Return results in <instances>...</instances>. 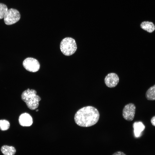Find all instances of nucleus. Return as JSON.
I'll return each instance as SVG.
<instances>
[{
	"mask_svg": "<svg viewBox=\"0 0 155 155\" xmlns=\"http://www.w3.org/2000/svg\"><path fill=\"white\" fill-rule=\"evenodd\" d=\"M99 117L98 110L94 107L88 106L83 107L77 112L74 116V120L78 125L88 127L96 123Z\"/></svg>",
	"mask_w": 155,
	"mask_h": 155,
	"instance_id": "obj_1",
	"label": "nucleus"
},
{
	"mask_svg": "<svg viewBox=\"0 0 155 155\" xmlns=\"http://www.w3.org/2000/svg\"><path fill=\"white\" fill-rule=\"evenodd\" d=\"M21 98L28 108L31 110H34L38 108L39 102L41 100L40 97L36 94L35 90L29 88L23 92Z\"/></svg>",
	"mask_w": 155,
	"mask_h": 155,
	"instance_id": "obj_2",
	"label": "nucleus"
},
{
	"mask_svg": "<svg viewBox=\"0 0 155 155\" xmlns=\"http://www.w3.org/2000/svg\"><path fill=\"white\" fill-rule=\"evenodd\" d=\"M60 49L61 52L65 55L69 56L73 55L77 49L75 40L71 37L64 38L61 42Z\"/></svg>",
	"mask_w": 155,
	"mask_h": 155,
	"instance_id": "obj_3",
	"label": "nucleus"
},
{
	"mask_svg": "<svg viewBox=\"0 0 155 155\" xmlns=\"http://www.w3.org/2000/svg\"><path fill=\"white\" fill-rule=\"evenodd\" d=\"M20 18L19 11L16 9L11 8L7 10L5 15L4 20L6 25H11L18 22Z\"/></svg>",
	"mask_w": 155,
	"mask_h": 155,
	"instance_id": "obj_4",
	"label": "nucleus"
},
{
	"mask_svg": "<svg viewBox=\"0 0 155 155\" xmlns=\"http://www.w3.org/2000/svg\"><path fill=\"white\" fill-rule=\"evenodd\" d=\"M23 65L26 70L32 72L38 71L40 67V64L38 61L32 57L26 58L23 61Z\"/></svg>",
	"mask_w": 155,
	"mask_h": 155,
	"instance_id": "obj_5",
	"label": "nucleus"
},
{
	"mask_svg": "<svg viewBox=\"0 0 155 155\" xmlns=\"http://www.w3.org/2000/svg\"><path fill=\"white\" fill-rule=\"evenodd\" d=\"M136 107L134 104L130 103L125 105L122 111L123 118L127 121H132L134 117Z\"/></svg>",
	"mask_w": 155,
	"mask_h": 155,
	"instance_id": "obj_6",
	"label": "nucleus"
},
{
	"mask_svg": "<svg viewBox=\"0 0 155 155\" xmlns=\"http://www.w3.org/2000/svg\"><path fill=\"white\" fill-rule=\"evenodd\" d=\"M119 81V78L117 75L113 73H108L104 79L106 85L110 88L115 87L118 84Z\"/></svg>",
	"mask_w": 155,
	"mask_h": 155,
	"instance_id": "obj_7",
	"label": "nucleus"
},
{
	"mask_svg": "<svg viewBox=\"0 0 155 155\" xmlns=\"http://www.w3.org/2000/svg\"><path fill=\"white\" fill-rule=\"evenodd\" d=\"M19 122L21 126L28 127L32 124L33 119L30 114L27 113H24L21 114L19 116Z\"/></svg>",
	"mask_w": 155,
	"mask_h": 155,
	"instance_id": "obj_8",
	"label": "nucleus"
},
{
	"mask_svg": "<svg viewBox=\"0 0 155 155\" xmlns=\"http://www.w3.org/2000/svg\"><path fill=\"white\" fill-rule=\"evenodd\" d=\"M133 126L135 137H140L145 128V125L142 122L137 121L135 122Z\"/></svg>",
	"mask_w": 155,
	"mask_h": 155,
	"instance_id": "obj_9",
	"label": "nucleus"
},
{
	"mask_svg": "<svg viewBox=\"0 0 155 155\" xmlns=\"http://www.w3.org/2000/svg\"><path fill=\"white\" fill-rule=\"evenodd\" d=\"M141 28L149 33H152L155 30V25L154 24L149 21H144L140 24Z\"/></svg>",
	"mask_w": 155,
	"mask_h": 155,
	"instance_id": "obj_10",
	"label": "nucleus"
},
{
	"mask_svg": "<svg viewBox=\"0 0 155 155\" xmlns=\"http://www.w3.org/2000/svg\"><path fill=\"white\" fill-rule=\"evenodd\" d=\"M1 151L4 155H14L16 150L13 146L4 145L1 147Z\"/></svg>",
	"mask_w": 155,
	"mask_h": 155,
	"instance_id": "obj_11",
	"label": "nucleus"
},
{
	"mask_svg": "<svg viewBox=\"0 0 155 155\" xmlns=\"http://www.w3.org/2000/svg\"><path fill=\"white\" fill-rule=\"evenodd\" d=\"M146 97L148 100H155V84L148 90L146 93Z\"/></svg>",
	"mask_w": 155,
	"mask_h": 155,
	"instance_id": "obj_12",
	"label": "nucleus"
},
{
	"mask_svg": "<svg viewBox=\"0 0 155 155\" xmlns=\"http://www.w3.org/2000/svg\"><path fill=\"white\" fill-rule=\"evenodd\" d=\"M10 123L9 122L5 120H0V129L2 131L7 130L9 127Z\"/></svg>",
	"mask_w": 155,
	"mask_h": 155,
	"instance_id": "obj_13",
	"label": "nucleus"
},
{
	"mask_svg": "<svg viewBox=\"0 0 155 155\" xmlns=\"http://www.w3.org/2000/svg\"><path fill=\"white\" fill-rule=\"evenodd\" d=\"M7 10V7L5 4L0 3V19L4 18Z\"/></svg>",
	"mask_w": 155,
	"mask_h": 155,
	"instance_id": "obj_14",
	"label": "nucleus"
},
{
	"mask_svg": "<svg viewBox=\"0 0 155 155\" xmlns=\"http://www.w3.org/2000/svg\"><path fill=\"white\" fill-rule=\"evenodd\" d=\"M112 155H126V154L122 152L118 151L114 153Z\"/></svg>",
	"mask_w": 155,
	"mask_h": 155,
	"instance_id": "obj_15",
	"label": "nucleus"
},
{
	"mask_svg": "<svg viewBox=\"0 0 155 155\" xmlns=\"http://www.w3.org/2000/svg\"><path fill=\"white\" fill-rule=\"evenodd\" d=\"M151 122L152 125L155 126V116L152 118L151 120Z\"/></svg>",
	"mask_w": 155,
	"mask_h": 155,
	"instance_id": "obj_16",
	"label": "nucleus"
},
{
	"mask_svg": "<svg viewBox=\"0 0 155 155\" xmlns=\"http://www.w3.org/2000/svg\"><path fill=\"white\" fill-rule=\"evenodd\" d=\"M38 111V109H37V110H36V112H37V111Z\"/></svg>",
	"mask_w": 155,
	"mask_h": 155,
	"instance_id": "obj_17",
	"label": "nucleus"
}]
</instances>
